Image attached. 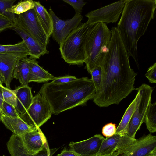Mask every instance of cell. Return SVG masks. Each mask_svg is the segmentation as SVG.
<instances>
[{
    "mask_svg": "<svg viewBox=\"0 0 156 156\" xmlns=\"http://www.w3.org/2000/svg\"><path fill=\"white\" fill-rule=\"evenodd\" d=\"M52 114L49 103L39 91L34 97L32 102L28 109L19 116L33 130L35 131L50 119Z\"/></svg>",
    "mask_w": 156,
    "mask_h": 156,
    "instance_id": "8992f818",
    "label": "cell"
},
{
    "mask_svg": "<svg viewBox=\"0 0 156 156\" xmlns=\"http://www.w3.org/2000/svg\"><path fill=\"white\" fill-rule=\"evenodd\" d=\"M116 128L115 124L109 123L103 127L102 133L103 135L108 137L112 136L115 133Z\"/></svg>",
    "mask_w": 156,
    "mask_h": 156,
    "instance_id": "d6a6232c",
    "label": "cell"
},
{
    "mask_svg": "<svg viewBox=\"0 0 156 156\" xmlns=\"http://www.w3.org/2000/svg\"><path fill=\"white\" fill-rule=\"evenodd\" d=\"M92 25L80 23L59 45L61 57L69 65H83L86 56L85 44L88 32Z\"/></svg>",
    "mask_w": 156,
    "mask_h": 156,
    "instance_id": "5b68a950",
    "label": "cell"
},
{
    "mask_svg": "<svg viewBox=\"0 0 156 156\" xmlns=\"http://www.w3.org/2000/svg\"><path fill=\"white\" fill-rule=\"evenodd\" d=\"M29 72V58H23L20 61L15 69L14 78L19 80L20 86H28Z\"/></svg>",
    "mask_w": 156,
    "mask_h": 156,
    "instance_id": "7402d4cb",
    "label": "cell"
},
{
    "mask_svg": "<svg viewBox=\"0 0 156 156\" xmlns=\"http://www.w3.org/2000/svg\"><path fill=\"white\" fill-rule=\"evenodd\" d=\"M136 97L130 104L116 128L115 134L127 135L129 125L132 117L134 112L136 104Z\"/></svg>",
    "mask_w": 156,
    "mask_h": 156,
    "instance_id": "603a6c76",
    "label": "cell"
},
{
    "mask_svg": "<svg viewBox=\"0 0 156 156\" xmlns=\"http://www.w3.org/2000/svg\"><path fill=\"white\" fill-rule=\"evenodd\" d=\"M16 0H0V14L4 16L14 22L16 15L6 12V9L13 5Z\"/></svg>",
    "mask_w": 156,
    "mask_h": 156,
    "instance_id": "83f0119b",
    "label": "cell"
},
{
    "mask_svg": "<svg viewBox=\"0 0 156 156\" xmlns=\"http://www.w3.org/2000/svg\"><path fill=\"white\" fill-rule=\"evenodd\" d=\"M90 74L91 76V79L97 90L99 87L102 78V72L101 67L99 66L94 68L91 71Z\"/></svg>",
    "mask_w": 156,
    "mask_h": 156,
    "instance_id": "f1b7e54d",
    "label": "cell"
},
{
    "mask_svg": "<svg viewBox=\"0 0 156 156\" xmlns=\"http://www.w3.org/2000/svg\"><path fill=\"white\" fill-rule=\"evenodd\" d=\"M28 58L29 64V83L30 82L46 83L53 79L55 76L40 66L36 59Z\"/></svg>",
    "mask_w": 156,
    "mask_h": 156,
    "instance_id": "d6986e66",
    "label": "cell"
},
{
    "mask_svg": "<svg viewBox=\"0 0 156 156\" xmlns=\"http://www.w3.org/2000/svg\"><path fill=\"white\" fill-rule=\"evenodd\" d=\"M104 137L96 134L91 137L78 142H71L70 150L78 156H97Z\"/></svg>",
    "mask_w": 156,
    "mask_h": 156,
    "instance_id": "4fadbf2b",
    "label": "cell"
},
{
    "mask_svg": "<svg viewBox=\"0 0 156 156\" xmlns=\"http://www.w3.org/2000/svg\"><path fill=\"white\" fill-rule=\"evenodd\" d=\"M2 111L3 115L8 116H19V114L15 108L4 101L3 104Z\"/></svg>",
    "mask_w": 156,
    "mask_h": 156,
    "instance_id": "4dcf8cb0",
    "label": "cell"
},
{
    "mask_svg": "<svg viewBox=\"0 0 156 156\" xmlns=\"http://www.w3.org/2000/svg\"><path fill=\"white\" fill-rule=\"evenodd\" d=\"M126 0L114 2L98 9L91 11L85 16L90 25L98 23H115L119 20L124 6Z\"/></svg>",
    "mask_w": 156,
    "mask_h": 156,
    "instance_id": "9c48e42d",
    "label": "cell"
},
{
    "mask_svg": "<svg viewBox=\"0 0 156 156\" xmlns=\"http://www.w3.org/2000/svg\"><path fill=\"white\" fill-rule=\"evenodd\" d=\"M14 22L7 17L0 14V32L11 29Z\"/></svg>",
    "mask_w": 156,
    "mask_h": 156,
    "instance_id": "1f68e13d",
    "label": "cell"
},
{
    "mask_svg": "<svg viewBox=\"0 0 156 156\" xmlns=\"http://www.w3.org/2000/svg\"><path fill=\"white\" fill-rule=\"evenodd\" d=\"M138 91L136 95V104L134 112L129 122L127 135L135 138V135L142 124L149 107L151 103L153 87L145 83L142 84L139 87L135 89Z\"/></svg>",
    "mask_w": 156,
    "mask_h": 156,
    "instance_id": "52a82bcc",
    "label": "cell"
},
{
    "mask_svg": "<svg viewBox=\"0 0 156 156\" xmlns=\"http://www.w3.org/2000/svg\"><path fill=\"white\" fill-rule=\"evenodd\" d=\"M0 87L4 101L16 107L17 105V99L14 90H12L3 86Z\"/></svg>",
    "mask_w": 156,
    "mask_h": 156,
    "instance_id": "4316f807",
    "label": "cell"
},
{
    "mask_svg": "<svg viewBox=\"0 0 156 156\" xmlns=\"http://www.w3.org/2000/svg\"><path fill=\"white\" fill-rule=\"evenodd\" d=\"M4 102V101L0 87V121H1V117L2 115H4L2 111L3 104Z\"/></svg>",
    "mask_w": 156,
    "mask_h": 156,
    "instance_id": "8d00e7d4",
    "label": "cell"
},
{
    "mask_svg": "<svg viewBox=\"0 0 156 156\" xmlns=\"http://www.w3.org/2000/svg\"><path fill=\"white\" fill-rule=\"evenodd\" d=\"M36 13L42 23L49 38L53 31V22L51 15L39 1H34Z\"/></svg>",
    "mask_w": 156,
    "mask_h": 156,
    "instance_id": "44dd1931",
    "label": "cell"
},
{
    "mask_svg": "<svg viewBox=\"0 0 156 156\" xmlns=\"http://www.w3.org/2000/svg\"><path fill=\"white\" fill-rule=\"evenodd\" d=\"M3 82L2 81L0 77V87H1L3 86Z\"/></svg>",
    "mask_w": 156,
    "mask_h": 156,
    "instance_id": "f35d334b",
    "label": "cell"
},
{
    "mask_svg": "<svg viewBox=\"0 0 156 156\" xmlns=\"http://www.w3.org/2000/svg\"><path fill=\"white\" fill-rule=\"evenodd\" d=\"M63 1L72 6L76 14H81L83 7L86 4L83 0H63Z\"/></svg>",
    "mask_w": 156,
    "mask_h": 156,
    "instance_id": "f546056e",
    "label": "cell"
},
{
    "mask_svg": "<svg viewBox=\"0 0 156 156\" xmlns=\"http://www.w3.org/2000/svg\"><path fill=\"white\" fill-rule=\"evenodd\" d=\"M156 1L126 0L117 28L130 56L139 67L137 44L154 19Z\"/></svg>",
    "mask_w": 156,
    "mask_h": 156,
    "instance_id": "7a4b0ae2",
    "label": "cell"
},
{
    "mask_svg": "<svg viewBox=\"0 0 156 156\" xmlns=\"http://www.w3.org/2000/svg\"><path fill=\"white\" fill-rule=\"evenodd\" d=\"M16 20L36 41L46 47L49 38L34 8L16 15Z\"/></svg>",
    "mask_w": 156,
    "mask_h": 156,
    "instance_id": "ba28073f",
    "label": "cell"
},
{
    "mask_svg": "<svg viewBox=\"0 0 156 156\" xmlns=\"http://www.w3.org/2000/svg\"><path fill=\"white\" fill-rule=\"evenodd\" d=\"M11 29L21 37L25 43L29 51V58H39L41 56L49 53L46 47L35 40L16 20Z\"/></svg>",
    "mask_w": 156,
    "mask_h": 156,
    "instance_id": "5bb4252c",
    "label": "cell"
},
{
    "mask_svg": "<svg viewBox=\"0 0 156 156\" xmlns=\"http://www.w3.org/2000/svg\"><path fill=\"white\" fill-rule=\"evenodd\" d=\"M147 128L151 133L156 131V102L151 103L145 118Z\"/></svg>",
    "mask_w": 156,
    "mask_h": 156,
    "instance_id": "d4e9b609",
    "label": "cell"
},
{
    "mask_svg": "<svg viewBox=\"0 0 156 156\" xmlns=\"http://www.w3.org/2000/svg\"><path fill=\"white\" fill-rule=\"evenodd\" d=\"M112 34L105 23H97L89 29L85 41V68L90 74L94 68L100 66L108 51Z\"/></svg>",
    "mask_w": 156,
    "mask_h": 156,
    "instance_id": "277c9868",
    "label": "cell"
},
{
    "mask_svg": "<svg viewBox=\"0 0 156 156\" xmlns=\"http://www.w3.org/2000/svg\"><path fill=\"white\" fill-rule=\"evenodd\" d=\"M19 136L27 152L30 155L39 152L48 143L45 136L40 128L37 130L27 133Z\"/></svg>",
    "mask_w": 156,
    "mask_h": 156,
    "instance_id": "2e32d148",
    "label": "cell"
},
{
    "mask_svg": "<svg viewBox=\"0 0 156 156\" xmlns=\"http://www.w3.org/2000/svg\"><path fill=\"white\" fill-rule=\"evenodd\" d=\"M77 79L75 76L70 75L59 77H55L52 80V82L57 83H68L76 80Z\"/></svg>",
    "mask_w": 156,
    "mask_h": 156,
    "instance_id": "e575fe53",
    "label": "cell"
},
{
    "mask_svg": "<svg viewBox=\"0 0 156 156\" xmlns=\"http://www.w3.org/2000/svg\"><path fill=\"white\" fill-rule=\"evenodd\" d=\"M0 54H17L25 58L29 55V52L25 43L22 41L14 44H0Z\"/></svg>",
    "mask_w": 156,
    "mask_h": 156,
    "instance_id": "cb8c5ba5",
    "label": "cell"
},
{
    "mask_svg": "<svg viewBox=\"0 0 156 156\" xmlns=\"http://www.w3.org/2000/svg\"><path fill=\"white\" fill-rule=\"evenodd\" d=\"M115 153L117 156H145L156 153V136L151 133L143 136Z\"/></svg>",
    "mask_w": 156,
    "mask_h": 156,
    "instance_id": "8fae6325",
    "label": "cell"
},
{
    "mask_svg": "<svg viewBox=\"0 0 156 156\" xmlns=\"http://www.w3.org/2000/svg\"><path fill=\"white\" fill-rule=\"evenodd\" d=\"M24 58L17 54H0V77L6 87L10 89L15 69L20 61Z\"/></svg>",
    "mask_w": 156,
    "mask_h": 156,
    "instance_id": "9a60e30c",
    "label": "cell"
},
{
    "mask_svg": "<svg viewBox=\"0 0 156 156\" xmlns=\"http://www.w3.org/2000/svg\"><path fill=\"white\" fill-rule=\"evenodd\" d=\"M137 139L127 135L115 134L104 138L97 156H108L117 151L125 148L135 142Z\"/></svg>",
    "mask_w": 156,
    "mask_h": 156,
    "instance_id": "7c38bea8",
    "label": "cell"
},
{
    "mask_svg": "<svg viewBox=\"0 0 156 156\" xmlns=\"http://www.w3.org/2000/svg\"><path fill=\"white\" fill-rule=\"evenodd\" d=\"M57 156H78L75 153L70 150H67L66 149H64L61 151V153L58 154Z\"/></svg>",
    "mask_w": 156,
    "mask_h": 156,
    "instance_id": "d590c367",
    "label": "cell"
},
{
    "mask_svg": "<svg viewBox=\"0 0 156 156\" xmlns=\"http://www.w3.org/2000/svg\"><path fill=\"white\" fill-rule=\"evenodd\" d=\"M17 99L15 107L19 115L24 114L31 105L34 97L31 88L28 86H20L14 90Z\"/></svg>",
    "mask_w": 156,
    "mask_h": 156,
    "instance_id": "ac0fdd59",
    "label": "cell"
},
{
    "mask_svg": "<svg viewBox=\"0 0 156 156\" xmlns=\"http://www.w3.org/2000/svg\"><path fill=\"white\" fill-rule=\"evenodd\" d=\"M96 90L91 79L82 77L66 83L47 82L42 86L40 91L49 103L52 114L57 115L85 104L94 98Z\"/></svg>",
    "mask_w": 156,
    "mask_h": 156,
    "instance_id": "3957f363",
    "label": "cell"
},
{
    "mask_svg": "<svg viewBox=\"0 0 156 156\" xmlns=\"http://www.w3.org/2000/svg\"><path fill=\"white\" fill-rule=\"evenodd\" d=\"M145 156H156V153L150 154Z\"/></svg>",
    "mask_w": 156,
    "mask_h": 156,
    "instance_id": "74e56055",
    "label": "cell"
},
{
    "mask_svg": "<svg viewBox=\"0 0 156 156\" xmlns=\"http://www.w3.org/2000/svg\"><path fill=\"white\" fill-rule=\"evenodd\" d=\"M7 146L11 156H52L58 149H50L48 143L39 152L30 155L27 152L20 136L14 133L10 137Z\"/></svg>",
    "mask_w": 156,
    "mask_h": 156,
    "instance_id": "e0dca14e",
    "label": "cell"
},
{
    "mask_svg": "<svg viewBox=\"0 0 156 156\" xmlns=\"http://www.w3.org/2000/svg\"><path fill=\"white\" fill-rule=\"evenodd\" d=\"M34 7V1L32 0L21 1L11 8L7 9L6 12L19 15L33 9Z\"/></svg>",
    "mask_w": 156,
    "mask_h": 156,
    "instance_id": "484cf974",
    "label": "cell"
},
{
    "mask_svg": "<svg viewBox=\"0 0 156 156\" xmlns=\"http://www.w3.org/2000/svg\"><path fill=\"white\" fill-rule=\"evenodd\" d=\"M145 76L150 83H156V63L153 64L148 69Z\"/></svg>",
    "mask_w": 156,
    "mask_h": 156,
    "instance_id": "836d02e7",
    "label": "cell"
},
{
    "mask_svg": "<svg viewBox=\"0 0 156 156\" xmlns=\"http://www.w3.org/2000/svg\"><path fill=\"white\" fill-rule=\"evenodd\" d=\"M108 156H117V154L115 153Z\"/></svg>",
    "mask_w": 156,
    "mask_h": 156,
    "instance_id": "ab89813d",
    "label": "cell"
},
{
    "mask_svg": "<svg viewBox=\"0 0 156 156\" xmlns=\"http://www.w3.org/2000/svg\"><path fill=\"white\" fill-rule=\"evenodd\" d=\"M108 50L100 66L102 78L93 101L98 106L105 107L118 104L135 88L134 84L137 73L130 66V57L115 27L111 30Z\"/></svg>",
    "mask_w": 156,
    "mask_h": 156,
    "instance_id": "6da1fadb",
    "label": "cell"
},
{
    "mask_svg": "<svg viewBox=\"0 0 156 156\" xmlns=\"http://www.w3.org/2000/svg\"><path fill=\"white\" fill-rule=\"evenodd\" d=\"M1 121L7 129L18 136L33 131L19 116L12 117L3 115Z\"/></svg>",
    "mask_w": 156,
    "mask_h": 156,
    "instance_id": "ffe728a7",
    "label": "cell"
},
{
    "mask_svg": "<svg viewBox=\"0 0 156 156\" xmlns=\"http://www.w3.org/2000/svg\"><path fill=\"white\" fill-rule=\"evenodd\" d=\"M53 22V39L60 45L69 34L81 23L83 16L81 14H75L71 19L66 20L60 19L51 8L49 10Z\"/></svg>",
    "mask_w": 156,
    "mask_h": 156,
    "instance_id": "30bf717a",
    "label": "cell"
}]
</instances>
